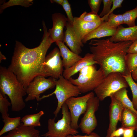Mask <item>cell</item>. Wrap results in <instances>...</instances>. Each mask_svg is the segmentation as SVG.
<instances>
[{"instance_id":"obj_8","label":"cell","mask_w":137,"mask_h":137,"mask_svg":"<svg viewBox=\"0 0 137 137\" xmlns=\"http://www.w3.org/2000/svg\"><path fill=\"white\" fill-rule=\"evenodd\" d=\"M56 80L50 77L46 78L41 75L36 77L25 89L27 96L25 101L35 99L38 101H40V94L47 90L53 88L56 86Z\"/></svg>"},{"instance_id":"obj_38","label":"cell","mask_w":137,"mask_h":137,"mask_svg":"<svg viewBox=\"0 0 137 137\" xmlns=\"http://www.w3.org/2000/svg\"><path fill=\"white\" fill-rule=\"evenodd\" d=\"M124 129L122 127L113 131L111 133L110 137H120L123 135Z\"/></svg>"},{"instance_id":"obj_23","label":"cell","mask_w":137,"mask_h":137,"mask_svg":"<svg viewBox=\"0 0 137 137\" xmlns=\"http://www.w3.org/2000/svg\"><path fill=\"white\" fill-rule=\"evenodd\" d=\"M21 118L19 116L11 117L9 116L3 118V121L4 125L0 131V136H2L7 132L14 130L19 126L21 123Z\"/></svg>"},{"instance_id":"obj_36","label":"cell","mask_w":137,"mask_h":137,"mask_svg":"<svg viewBox=\"0 0 137 137\" xmlns=\"http://www.w3.org/2000/svg\"><path fill=\"white\" fill-rule=\"evenodd\" d=\"M124 129L123 137H134V132L135 130L134 127H128Z\"/></svg>"},{"instance_id":"obj_44","label":"cell","mask_w":137,"mask_h":137,"mask_svg":"<svg viewBox=\"0 0 137 137\" xmlns=\"http://www.w3.org/2000/svg\"></svg>"},{"instance_id":"obj_1","label":"cell","mask_w":137,"mask_h":137,"mask_svg":"<svg viewBox=\"0 0 137 137\" xmlns=\"http://www.w3.org/2000/svg\"><path fill=\"white\" fill-rule=\"evenodd\" d=\"M42 24L43 35L38 46L28 48L20 42L15 41L11 63L8 68L25 89L36 77H45L43 63L47 52L53 43L44 21Z\"/></svg>"},{"instance_id":"obj_10","label":"cell","mask_w":137,"mask_h":137,"mask_svg":"<svg viewBox=\"0 0 137 137\" xmlns=\"http://www.w3.org/2000/svg\"><path fill=\"white\" fill-rule=\"evenodd\" d=\"M100 101L97 97L94 96L88 100L86 111L79 125L82 133L89 134L97 126L95 113L98 109Z\"/></svg>"},{"instance_id":"obj_7","label":"cell","mask_w":137,"mask_h":137,"mask_svg":"<svg viewBox=\"0 0 137 137\" xmlns=\"http://www.w3.org/2000/svg\"><path fill=\"white\" fill-rule=\"evenodd\" d=\"M128 86L126 80L121 73L113 72L109 74L94 91L96 96L100 101H102L106 97L112 96L120 89L127 88Z\"/></svg>"},{"instance_id":"obj_26","label":"cell","mask_w":137,"mask_h":137,"mask_svg":"<svg viewBox=\"0 0 137 137\" xmlns=\"http://www.w3.org/2000/svg\"><path fill=\"white\" fill-rule=\"evenodd\" d=\"M122 75L130 88L132 95V102L133 107L136 110L137 109V83L133 79L131 74Z\"/></svg>"},{"instance_id":"obj_21","label":"cell","mask_w":137,"mask_h":137,"mask_svg":"<svg viewBox=\"0 0 137 137\" xmlns=\"http://www.w3.org/2000/svg\"><path fill=\"white\" fill-rule=\"evenodd\" d=\"M121 122L122 127H134L135 131L137 132V114L135 113L124 107Z\"/></svg>"},{"instance_id":"obj_28","label":"cell","mask_w":137,"mask_h":137,"mask_svg":"<svg viewBox=\"0 0 137 137\" xmlns=\"http://www.w3.org/2000/svg\"><path fill=\"white\" fill-rule=\"evenodd\" d=\"M33 4L32 0H10L5 2L0 6V11L6 8L15 5H21L25 7H28Z\"/></svg>"},{"instance_id":"obj_34","label":"cell","mask_w":137,"mask_h":137,"mask_svg":"<svg viewBox=\"0 0 137 137\" xmlns=\"http://www.w3.org/2000/svg\"><path fill=\"white\" fill-rule=\"evenodd\" d=\"M102 0H88V4L91 8V11L95 13L98 14Z\"/></svg>"},{"instance_id":"obj_30","label":"cell","mask_w":137,"mask_h":137,"mask_svg":"<svg viewBox=\"0 0 137 137\" xmlns=\"http://www.w3.org/2000/svg\"><path fill=\"white\" fill-rule=\"evenodd\" d=\"M11 106V102L8 101L6 96H4L0 93V112L3 119L9 116L8 107Z\"/></svg>"},{"instance_id":"obj_6","label":"cell","mask_w":137,"mask_h":137,"mask_svg":"<svg viewBox=\"0 0 137 137\" xmlns=\"http://www.w3.org/2000/svg\"><path fill=\"white\" fill-rule=\"evenodd\" d=\"M56 88L52 93L44 95L40 97L41 100L55 94L58 100V104L54 111L55 117H57L63 105L68 98L73 97H76L81 94L78 87L73 84L68 80L60 76L56 81Z\"/></svg>"},{"instance_id":"obj_19","label":"cell","mask_w":137,"mask_h":137,"mask_svg":"<svg viewBox=\"0 0 137 137\" xmlns=\"http://www.w3.org/2000/svg\"><path fill=\"white\" fill-rule=\"evenodd\" d=\"M117 28H112L109 25L107 21H104L96 28L86 35L82 40V42L86 43L90 40L113 36Z\"/></svg>"},{"instance_id":"obj_2","label":"cell","mask_w":137,"mask_h":137,"mask_svg":"<svg viewBox=\"0 0 137 137\" xmlns=\"http://www.w3.org/2000/svg\"><path fill=\"white\" fill-rule=\"evenodd\" d=\"M133 41L115 43L109 39H92L89 43L94 59L107 76L110 73L118 72L122 75L128 74L125 58L128 49Z\"/></svg>"},{"instance_id":"obj_42","label":"cell","mask_w":137,"mask_h":137,"mask_svg":"<svg viewBox=\"0 0 137 137\" xmlns=\"http://www.w3.org/2000/svg\"><path fill=\"white\" fill-rule=\"evenodd\" d=\"M6 59L5 57L0 52V62L3 60H5Z\"/></svg>"},{"instance_id":"obj_11","label":"cell","mask_w":137,"mask_h":137,"mask_svg":"<svg viewBox=\"0 0 137 137\" xmlns=\"http://www.w3.org/2000/svg\"><path fill=\"white\" fill-rule=\"evenodd\" d=\"M58 48H54L46 56L43 63V69L45 77L49 76L58 79L62 75L63 66Z\"/></svg>"},{"instance_id":"obj_14","label":"cell","mask_w":137,"mask_h":137,"mask_svg":"<svg viewBox=\"0 0 137 137\" xmlns=\"http://www.w3.org/2000/svg\"><path fill=\"white\" fill-rule=\"evenodd\" d=\"M110 98L111 102L109 106V124L106 137H110L112 132L116 129L118 122H121L124 108L121 103L113 95Z\"/></svg>"},{"instance_id":"obj_20","label":"cell","mask_w":137,"mask_h":137,"mask_svg":"<svg viewBox=\"0 0 137 137\" xmlns=\"http://www.w3.org/2000/svg\"><path fill=\"white\" fill-rule=\"evenodd\" d=\"M40 131L34 127L24 126L21 123L20 125L8 134L0 137H39Z\"/></svg>"},{"instance_id":"obj_5","label":"cell","mask_w":137,"mask_h":137,"mask_svg":"<svg viewBox=\"0 0 137 137\" xmlns=\"http://www.w3.org/2000/svg\"><path fill=\"white\" fill-rule=\"evenodd\" d=\"M61 109L62 118L56 122L55 118L49 119L47 123V131L42 136L48 137H67L69 135H76L79 133L71 126V117L68 108L64 103Z\"/></svg>"},{"instance_id":"obj_12","label":"cell","mask_w":137,"mask_h":137,"mask_svg":"<svg viewBox=\"0 0 137 137\" xmlns=\"http://www.w3.org/2000/svg\"><path fill=\"white\" fill-rule=\"evenodd\" d=\"M52 18L53 27L48 30L50 38L53 43L58 41L63 42L64 37L63 30L67 22V18L60 13L53 14Z\"/></svg>"},{"instance_id":"obj_31","label":"cell","mask_w":137,"mask_h":137,"mask_svg":"<svg viewBox=\"0 0 137 137\" xmlns=\"http://www.w3.org/2000/svg\"><path fill=\"white\" fill-rule=\"evenodd\" d=\"M79 18L84 21L92 22L100 20L101 18L98 14L91 12L88 13L86 11L83 12L79 17Z\"/></svg>"},{"instance_id":"obj_29","label":"cell","mask_w":137,"mask_h":137,"mask_svg":"<svg viewBox=\"0 0 137 137\" xmlns=\"http://www.w3.org/2000/svg\"><path fill=\"white\" fill-rule=\"evenodd\" d=\"M107 22L111 27L117 28L121 25L124 24L122 14H117L113 13L109 15Z\"/></svg>"},{"instance_id":"obj_9","label":"cell","mask_w":137,"mask_h":137,"mask_svg":"<svg viewBox=\"0 0 137 137\" xmlns=\"http://www.w3.org/2000/svg\"><path fill=\"white\" fill-rule=\"evenodd\" d=\"M94 96V93L91 92L82 96L71 97L65 101V103L70 110L71 117V126L73 128L77 130L79 128V118L81 114L85 113L88 100Z\"/></svg>"},{"instance_id":"obj_22","label":"cell","mask_w":137,"mask_h":137,"mask_svg":"<svg viewBox=\"0 0 137 137\" xmlns=\"http://www.w3.org/2000/svg\"><path fill=\"white\" fill-rule=\"evenodd\" d=\"M126 88H122L115 92L113 95L118 100L124 107L127 108L137 114V110L134 108L132 102L129 98Z\"/></svg>"},{"instance_id":"obj_15","label":"cell","mask_w":137,"mask_h":137,"mask_svg":"<svg viewBox=\"0 0 137 137\" xmlns=\"http://www.w3.org/2000/svg\"><path fill=\"white\" fill-rule=\"evenodd\" d=\"M109 39L111 41L115 43L133 41L137 39V25L127 27L120 26L117 28L114 34Z\"/></svg>"},{"instance_id":"obj_27","label":"cell","mask_w":137,"mask_h":137,"mask_svg":"<svg viewBox=\"0 0 137 137\" xmlns=\"http://www.w3.org/2000/svg\"><path fill=\"white\" fill-rule=\"evenodd\" d=\"M122 15L124 24H127L129 27L135 26V21L137 18V6L132 9L126 11Z\"/></svg>"},{"instance_id":"obj_16","label":"cell","mask_w":137,"mask_h":137,"mask_svg":"<svg viewBox=\"0 0 137 137\" xmlns=\"http://www.w3.org/2000/svg\"><path fill=\"white\" fill-rule=\"evenodd\" d=\"M95 64H97V63L94 59L93 55L92 53H87L72 66L65 69L62 76L64 78L68 80L84 67Z\"/></svg>"},{"instance_id":"obj_43","label":"cell","mask_w":137,"mask_h":137,"mask_svg":"<svg viewBox=\"0 0 137 137\" xmlns=\"http://www.w3.org/2000/svg\"><path fill=\"white\" fill-rule=\"evenodd\" d=\"M43 137H46V136H43Z\"/></svg>"},{"instance_id":"obj_25","label":"cell","mask_w":137,"mask_h":137,"mask_svg":"<svg viewBox=\"0 0 137 137\" xmlns=\"http://www.w3.org/2000/svg\"><path fill=\"white\" fill-rule=\"evenodd\" d=\"M128 74H132L137 70V54L127 53L125 58Z\"/></svg>"},{"instance_id":"obj_41","label":"cell","mask_w":137,"mask_h":137,"mask_svg":"<svg viewBox=\"0 0 137 137\" xmlns=\"http://www.w3.org/2000/svg\"><path fill=\"white\" fill-rule=\"evenodd\" d=\"M132 78L134 80L137 81V70L131 74Z\"/></svg>"},{"instance_id":"obj_18","label":"cell","mask_w":137,"mask_h":137,"mask_svg":"<svg viewBox=\"0 0 137 137\" xmlns=\"http://www.w3.org/2000/svg\"><path fill=\"white\" fill-rule=\"evenodd\" d=\"M56 43L59 49L63 66L65 69L71 67L82 58L81 56L69 49L63 42L58 41Z\"/></svg>"},{"instance_id":"obj_24","label":"cell","mask_w":137,"mask_h":137,"mask_svg":"<svg viewBox=\"0 0 137 137\" xmlns=\"http://www.w3.org/2000/svg\"><path fill=\"white\" fill-rule=\"evenodd\" d=\"M44 114V112L41 111L35 114L26 115L21 118V122L24 126L28 127L40 126V119Z\"/></svg>"},{"instance_id":"obj_33","label":"cell","mask_w":137,"mask_h":137,"mask_svg":"<svg viewBox=\"0 0 137 137\" xmlns=\"http://www.w3.org/2000/svg\"><path fill=\"white\" fill-rule=\"evenodd\" d=\"M102 2L103 4V8L99 15L101 18L106 15L109 13L112 4V0H102Z\"/></svg>"},{"instance_id":"obj_32","label":"cell","mask_w":137,"mask_h":137,"mask_svg":"<svg viewBox=\"0 0 137 137\" xmlns=\"http://www.w3.org/2000/svg\"><path fill=\"white\" fill-rule=\"evenodd\" d=\"M61 5L66 14L67 22L73 25L74 17L72 14L71 5L67 0H63Z\"/></svg>"},{"instance_id":"obj_39","label":"cell","mask_w":137,"mask_h":137,"mask_svg":"<svg viewBox=\"0 0 137 137\" xmlns=\"http://www.w3.org/2000/svg\"><path fill=\"white\" fill-rule=\"evenodd\" d=\"M67 137H102L99 136L97 134L92 132L89 134L85 135H69Z\"/></svg>"},{"instance_id":"obj_37","label":"cell","mask_w":137,"mask_h":137,"mask_svg":"<svg viewBox=\"0 0 137 137\" xmlns=\"http://www.w3.org/2000/svg\"><path fill=\"white\" fill-rule=\"evenodd\" d=\"M127 53L137 54V39L133 42L129 47Z\"/></svg>"},{"instance_id":"obj_40","label":"cell","mask_w":137,"mask_h":137,"mask_svg":"<svg viewBox=\"0 0 137 137\" xmlns=\"http://www.w3.org/2000/svg\"><path fill=\"white\" fill-rule=\"evenodd\" d=\"M63 0H50V1L51 3H55L61 5Z\"/></svg>"},{"instance_id":"obj_13","label":"cell","mask_w":137,"mask_h":137,"mask_svg":"<svg viewBox=\"0 0 137 137\" xmlns=\"http://www.w3.org/2000/svg\"><path fill=\"white\" fill-rule=\"evenodd\" d=\"M104 22L103 18L99 21L86 22L75 17L73 26L76 38L78 41L83 43L82 40L89 33L98 26Z\"/></svg>"},{"instance_id":"obj_4","label":"cell","mask_w":137,"mask_h":137,"mask_svg":"<svg viewBox=\"0 0 137 137\" xmlns=\"http://www.w3.org/2000/svg\"><path fill=\"white\" fill-rule=\"evenodd\" d=\"M79 72L77 78L71 77L68 80L78 87L81 93L94 90L107 76L102 68L97 70L95 64L86 66Z\"/></svg>"},{"instance_id":"obj_3","label":"cell","mask_w":137,"mask_h":137,"mask_svg":"<svg viewBox=\"0 0 137 137\" xmlns=\"http://www.w3.org/2000/svg\"><path fill=\"white\" fill-rule=\"evenodd\" d=\"M0 93L9 98L12 110L18 112L26 106L23 97L27 94L25 89L16 76L5 66H0Z\"/></svg>"},{"instance_id":"obj_17","label":"cell","mask_w":137,"mask_h":137,"mask_svg":"<svg viewBox=\"0 0 137 137\" xmlns=\"http://www.w3.org/2000/svg\"><path fill=\"white\" fill-rule=\"evenodd\" d=\"M65 27L63 42L66 43L72 52L79 55L82 52L81 47L83 46V44L77 40L72 24L67 22Z\"/></svg>"},{"instance_id":"obj_35","label":"cell","mask_w":137,"mask_h":137,"mask_svg":"<svg viewBox=\"0 0 137 137\" xmlns=\"http://www.w3.org/2000/svg\"><path fill=\"white\" fill-rule=\"evenodd\" d=\"M112 6L109 13L106 15L103 16L102 18L104 21H107L108 20L109 15L113 13V11L116 9L122 7V4L124 1L123 0H112Z\"/></svg>"}]
</instances>
